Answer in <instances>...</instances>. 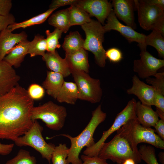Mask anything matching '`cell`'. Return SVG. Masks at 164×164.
I'll return each mask as SVG.
<instances>
[{"label": "cell", "instance_id": "d6986e66", "mask_svg": "<svg viewBox=\"0 0 164 164\" xmlns=\"http://www.w3.org/2000/svg\"><path fill=\"white\" fill-rule=\"evenodd\" d=\"M135 113L137 119L143 126L154 127L159 120V117L151 106L144 105L140 101L137 102Z\"/></svg>", "mask_w": 164, "mask_h": 164}, {"label": "cell", "instance_id": "74e56055", "mask_svg": "<svg viewBox=\"0 0 164 164\" xmlns=\"http://www.w3.org/2000/svg\"><path fill=\"white\" fill-rule=\"evenodd\" d=\"M82 161L81 164H110L106 162V160L97 156L90 157L84 155L81 156Z\"/></svg>", "mask_w": 164, "mask_h": 164}, {"label": "cell", "instance_id": "7a4b0ae2", "mask_svg": "<svg viewBox=\"0 0 164 164\" xmlns=\"http://www.w3.org/2000/svg\"><path fill=\"white\" fill-rule=\"evenodd\" d=\"M92 117L89 122L82 132L78 135L72 137L66 134H61L57 136H62L68 138L71 144L69 148L67 160L69 164H81L82 161L79 158V154L85 147H90L95 143L93 135L97 127L105 119L107 114L101 110V105L98 107L92 112Z\"/></svg>", "mask_w": 164, "mask_h": 164}, {"label": "cell", "instance_id": "9c48e42d", "mask_svg": "<svg viewBox=\"0 0 164 164\" xmlns=\"http://www.w3.org/2000/svg\"><path fill=\"white\" fill-rule=\"evenodd\" d=\"M70 71L77 87L78 99L92 103L99 102L103 94L100 80L91 77L88 73L83 71L75 70Z\"/></svg>", "mask_w": 164, "mask_h": 164}, {"label": "cell", "instance_id": "2e32d148", "mask_svg": "<svg viewBox=\"0 0 164 164\" xmlns=\"http://www.w3.org/2000/svg\"><path fill=\"white\" fill-rule=\"evenodd\" d=\"M20 76L13 67L4 60L0 61V95L19 85Z\"/></svg>", "mask_w": 164, "mask_h": 164}, {"label": "cell", "instance_id": "4316f807", "mask_svg": "<svg viewBox=\"0 0 164 164\" xmlns=\"http://www.w3.org/2000/svg\"><path fill=\"white\" fill-rule=\"evenodd\" d=\"M68 8L70 26H81L91 21L90 16L87 12L75 5H71Z\"/></svg>", "mask_w": 164, "mask_h": 164}, {"label": "cell", "instance_id": "30bf717a", "mask_svg": "<svg viewBox=\"0 0 164 164\" xmlns=\"http://www.w3.org/2000/svg\"><path fill=\"white\" fill-rule=\"evenodd\" d=\"M136 103L134 98L130 100L126 107L117 114L111 126L107 130L103 132L101 138L96 143L86 149L83 152L84 155L90 157L98 156L100 149L107 138L128 121L136 117Z\"/></svg>", "mask_w": 164, "mask_h": 164}, {"label": "cell", "instance_id": "7bdbcfd3", "mask_svg": "<svg viewBox=\"0 0 164 164\" xmlns=\"http://www.w3.org/2000/svg\"><path fill=\"white\" fill-rule=\"evenodd\" d=\"M149 4L154 5L158 6L164 10V0H143Z\"/></svg>", "mask_w": 164, "mask_h": 164}, {"label": "cell", "instance_id": "ba28073f", "mask_svg": "<svg viewBox=\"0 0 164 164\" xmlns=\"http://www.w3.org/2000/svg\"><path fill=\"white\" fill-rule=\"evenodd\" d=\"M43 130V127L37 120H35L30 128L14 142L18 146H29L32 148L50 164L52 155L55 145L45 141L42 135Z\"/></svg>", "mask_w": 164, "mask_h": 164}, {"label": "cell", "instance_id": "bcb514c9", "mask_svg": "<svg viewBox=\"0 0 164 164\" xmlns=\"http://www.w3.org/2000/svg\"><path fill=\"white\" fill-rule=\"evenodd\" d=\"M122 164H136L135 161L132 159H129L126 160Z\"/></svg>", "mask_w": 164, "mask_h": 164}, {"label": "cell", "instance_id": "b9f144b4", "mask_svg": "<svg viewBox=\"0 0 164 164\" xmlns=\"http://www.w3.org/2000/svg\"><path fill=\"white\" fill-rule=\"evenodd\" d=\"M14 146V144H2L0 143V155H5L10 154Z\"/></svg>", "mask_w": 164, "mask_h": 164}, {"label": "cell", "instance_id": "f6af8a7d", "mask_svg": "<svg viewBox=\"0 0 164 164\" xmlns=\"http://www.w3.org/2000/svg\"><path fill=\"white\" fill-rule=\"evenodd\" d=\"M155 111L157 113L159 117L160 118V119L164 120V112L157 109H156V111Z\"/></svg>", "mask_w": 164, "mask_h": 164}, {"label": "cell", "instance_id": "5bb4252c", "mask_svg": "<svg viewBox=\"0 0 164 164\" xmlns=\"http://www.w3.org/2000/svg\"><path fill=\"white\" fill-rule=\"evenodd\" d=\"M132 87L126 90V93L136 96L143 105H154L155 91L153 87L141 81L136 75L132 77Z\"/></svg>", "mask_w": 164, "mask_h": 164}, {"label": "cell", "instance_id": "44dd1931", "mask_svg": "<svg viewBox=\"0 0 164 164\" xmlns=\"http://www.w3.org/2000/svg\"><path fill=\"white\" fill-rule=\"evenodd\" d=\"M29 42L27 39L19 42L9 52L3 60L13 67H19L28 54Z\"/></svg>", "mask_w": 164, "mask_h": 164}, {"label": "cell", "instance_id": "ac0fdd59", "mask_svg": "<svg viewBox=\"0 0 164 164\" xmlns=\"http://www.w3.org/2000/svg\"><path fill=\"white\" fill-rule=\"evenodd\" d=\"M47 68L51 71L60 73L64 77L71 74L68 64L65 58H62L56 50L53 53L47 52L42 57Z\"/></svg>", "mask_w": 164, "mask_h": 164}, {"label": "cell", "instance_id": "484cf974", "mask_svg": "<svg viewBox=\"0 0 164 164\" xmlns=\"http://www.w3.org/2000/svg\"><path fill=\"white\" fill-rule=\"evenodd\" d=\"M84 40L77 31L71 32L64 38L62 45L65 53H70L84 48Z\"/></svg>", "mask_w": 164, "mask_h": 164}, {"label": "cell", "instance_id": "277c9868", "mask_svg": "<svg viewBox=\"0 0 164 164\" xmlns=\"http://www.w3.org/2000/svg\"><path fill=\"white\" fill-rule=\"evenodd\" d=\"M98 156L106 160L110 159L117 164H122L129 159L134 160L136 164L142 160L140 155L135 153L127 140L117 134L110 141L103 144Z\"/></svg>", "mask_w": 164, "mask_h": 164}, {"label": "cell", "instance_id": "ffe728a7", "mask_svg": "<svg viewBox=\"0 0 164 164\" xmlns=\"http://www.w3.org/2000/svg\"><path fill=\"white\" fill-rule=\"evenodd\" d=\"M70 70H75L88 73L89 65L88 53L84 48L70 53H65V57Z\"/></svg>", "mask_w": 164, "mask_h": 164}, {"label": "cell", "instance_id": "e575fe53", "mask_svg": "<svg viewBox=\"0 0 164 164\" xmlns=\"http://www.w3.org/2000/svg\"><path fill=\"white\" fill-rule=\"evenodd\" d=\"M29 97L33 100L42 99L45 94V89L41 85L36 84H30L27 90Z\"/></svg>", "mask_w": 164, "mask_h": 164}, {"label": "cell", "instance_id": "d6a6232c", "mask_svg": "<svg viewBox=\"0 0 164 164\" xmlns=\"http://www.w3.org/2000/svg\"><path fill=\"white\" fill-rule=\"evenodd\" d=\"M138 150L141 160L147 164H159L156 157L155 149L152 146L142 145Z\"/></svg>", "mask_w": 164, "mask_h": 164}, {"label": "cell", "instance_id": "f35d334b", "mask_svg": "<svg viewBox=\"0 0 164 164\" xmlns=\"http://www.w3.org/2000/svg\"><path fill=\"white\" fill-rule=\"evenodd\" d=\"M12 6L11 0H0V16H5L10 14Z\"/></svg>", "mask_w": 164, "mask_h": 164}, {"label": "cell", "instance_id": "3957f363", "mask_svg": "<svg viewBox=\"0 0 164 164\" xmlns=\"http://www.w3.org/2000/svg\"><path fill=\"white\" fill-rule=\"evenodd\" d=\"M117 134L126 139L133 151L140 155L137 148L141 143L150 144L157 148L164 149V141L155 133V130L141 125L136 118L126 122L117 131Z\"/></svg>", "mask_w": 164, "mask_h": 164}, {"label": "cell", "instance_id": "9a60e30c", "mask_svg": "<svg viewBox=\"0 0 164 164\" xmlns=\"http://www.w3.org/2000/svg\"><path fill=\"white\" fill-rule=\"evenodd\" d=\"M112 8L117 17L134 29H136L135 22L134 0H113Z\"/></svg>", "mask_w": 164, "mask_h": 164}, {"label": "cell", "instance_id": "836d02e7", "mask_svg": "<svg viewBox=\"0 0 164 164\" xmlns=\"http://www.w3.org/2000/svg\"><path fill=\"white\" fill-rule=\"evenodd\" d=\"M154 77L146 79V82L153 87L155 93L164 95V72H157Z\"/></svg>", "mask_w": 164, "mask_h": 164}, {"label": "cell", "instance_id": "6da1fadb", "mask_svg": "<svg viewBox=\"0 0 164 164\" xmlns=\"http://www.w3.org/2000/svg\"><path fill=\"white\" fill-rule=\"evenodd\" d=\"M34 101L19 85L0 95V139L14 142L30 128Z\"/></svg>", "mask_w": 164, "mask_h": 164}, {"label": "cell", "instance_id": "4fadbf2b", "mask_svg": "<svg viewBox=\"0 0 164 164\" xmlns=\"http://www.w3.org/2000/svg\"><path fill=\"white\" fill-rule=\"evenodd\" d=\"M74 5L86 11L90 16L95 17L103 25L113 10L112 4L107 0H78Z\"/></svg>", "mask_w": 164, "mask_h": 164}, {"label": "cell", "instance_id": "4dcf8cb0", "mask_svg": "<svg viewBox=\"0 0 164 164\" xmlns=\"http://www.w3.org/2000/svg\"><path fill=\"white\" fill-rule=\"evenodd\" d=\"M63 32L61 30L56 28L52 32H50L49 30L46 31L47 52H54L56 49L60 47L61 46L58 40L61 38Z\"/></svg>", "mask_w": 164, "mask_h": 164}, {"label": "cell", "instance_id": "ee69618b", "mask_svg": "<svg viewBox=\"0 0 164 164\" xmlns=\"http://www.w3.org/2000/svg\"><path fill=\"white\" fill-rule=\"evenodd\" d=\"M159 160L161 164H164V152H160L158 155Z\"/></svg>", "mask_w": 164, "mask_h": 164}, {"label": "cell", "instance_id": "8d00e7d4", "mask_svg": "<svg viewBox=\"0 0 164 164\" xmlns=\"http://www.w3.org/2000/svg\"><path fill=\"white\" fill-rule=\"evenodd\" d=\"M15 17L11 13L5 16H0V34L7 29L8 26L15 23Z\"/></svg>", "mask_w": 164, "mask_h": 164}, {"label": "cell", "instance_id": "f546056e", "mask_svg": "<svg viewBox=\"0 0 164 164\" xmlns=\"http://www.w3.org/2000/svg\"><path fill=\"white\" fill-rule=\"evenodd\" d=\"M68 150L65 144L60 143L55 146L51 157L52 164H69L67 160Z\"/></svg>", "mask_w": 164, "mask_h": 164}, {"label": "cell", "instance_id": "ab89813d", "mask_svg": "<svg viewBox=\"0 0 164 164\" xmlns=\"http://www.w3.org/2000/svg\"><path fill=\"white\" fill-rule=\"evenodd\" d=\"M78 1L77 0H54L49 6L50 8L59 7L65 5H75Z\"/></svg>", "mask_w": 164, "mask_h": 164}, {"label": "cell", "instance_id": "cb8c5ba5", "mask_svg": "<svg viewBox=\"0 0 164 164\" xmlns=\"http://www.w3.org/2000/svg\"><path fill=\"white\" fill-rule=\"evenodd\" d=\"M50 25L66 33L70 27L68 8L56 12L52 14L48 20Z\"/></svg>", "mask_w": 164, "mask_h": 164}, {"label": "cell", "instance_id": "7c38bea8", "mask_svg": "<svg viewBox=\"0 0 164 164\" xmlns=\"http://www.w3.org/2000/svg\"><path fill=\"white\" fill-rule=\"evenodd\" d=\"M140 58L135 60L133 62V70L138 77L146 79L154 76L158 70L164 66V60L157 59L146 50H141Z\"/></svg>", "mask_w": 164, "mask_h": 164}, {"label": "cell", "instance_id": "d590c367", "mask_svg": "<svg viewBox=\"0 0 164 164\" xmlns=\"http://www.w3.org/2000/svg\"><path fill=\"white\" fill-rule=\"evenodd\" d=\"M105 56L110 62L113 63L120 62L123 58V55L121 50L117 48H110L105 51Z\"/></svg>", "mask_w": 164, "mask_h": 164}, {"label": "cell", "instance_id": "603a6c76", "mask_svg": "<svg viewBox=\"0 0 164 164\" xmlns=\"http://www.w3.org/2000/svg\"><path fill=\"white\" fill-rule=\"evenodd\" d=\"M78 99V91L75 83L64 81L56 99L60 103L74 104Z\"/></svg>", "mask_w": 164, "mask_h": 164}, {"label": "cell", "instance_id": "8fae6325", "mask_svg": "<svg viewBox=\"0 0 164 164\" xmlns=\"http://www.w3.org/2000/svg\"><path fill=\"white\" fill-rule=\"evenodd\" d=\"M107 23L103 26L105 32L113 30L120 32L129 43L133 42L138 43L140 50L146 49L145 43L146 35L136 32L132 28L125 25L118 20L113 10L110 13L107 18Z\"/></svg>", "mask_w": 164, "mask_h": 164}, {"label": "cell", "instance_id": "5b68a950", "mask_svg": "<svg viewBox=\"0 0 164 164\" xmlns=\"http://www.w3.org/2000/svg\"><path fill=\"white\" fill-rule=\"evenodd\" d=\"M81 26L86 35L84 49L92 53L97 64L101 67H104L107 58L106 51L102 44L106 32L103 26L98 21L91 19Z\"/></svg>", "mask_w": 164, "mask_h": 164}, {"label": "cell", "instance_id": "8992f818", "mask_svg": "<svg viewBox=\"0 0 164 164\" xmlns=\"http://www.w3.org/2000/svg\"><path fill=\"white\" fill-rule=\"evenodd\" d=\"M67 114L65 107L49 101L34 106L31 111V118L33 122L40 119L49 129L58 131L63 127Z\"/></svg>", "mask_w": 164, "mask_h": 164}, {"label": "cell", "instance_id": "60d3db41", "mask_svg": "<svg viewBox=\"0 0 164 164\" xmlns=\"http://www.w3.org/2000/svg\"><path fill=\"white\" fill-rule=\"evenodd\" d=\"M155 132L163 140L164 139V120L159 119L154 127Z\"/></svg>", "mask_w": 164, "mask_h": 164}, {"label": "cell", "instance_id": "52a82bcc", "mask_svg": "<svg viewBox=\"0 0 164 164\" xmlns=\"http://www.w3.org/2000/svg\"><path fill=\"white\" fill-rule=\"evenodd\" d=\"M140 26L146 31L155 30L164 36V10L143 0H134Z\"/></svg>", "mask_w": 164, "mask_h": 164}, {"label": "cell", "instance_id": "f1b7e54d", "mask_svg": "<svg viewBox=\"0 0 164 164\" xmlns=\"http://www.w3.org/2000/svg\"><path fill=\"white\" fill-rule=\"evenodd\" d=\"M145 43L146 46L149 45L155 48L159 56L164 58V38L160 32L153 30L149 34L146 35Z\"/></svg>", "mask_w": 164, "mask_h": 164}, {"label": "cell", "instance_id": "e0dca14e", "mask_svg": "<svg viewBox=\"0 0 164 164\" xmlns=\"http://www.w3.org/2000/svg\"><path fill=\"white\" fill-rule=\"evenodd\" d=\"M27 35L24 31L14 33L6 29L0 34V61L3 60L9 52L19 42L27 39Z\"/></svg>", "mask_w": 164, "mask_h": 164}, {"label": "cell", "instance_id": "83f0119b", "mask_svg": "<svg viewBox=\"0 0 164 164\" xmlns=\"http://www.w3.org/2000/svg\"><path fill=\"white\" fill-rule=\"evenodd\" d=\"M47 50L46 39L43 36L38 34L35 35L33 39L29 42L28 54L31 57L38 55L43 57Z\"/></svg>", "mask_w": 164, "mask_h": 164}, {"label": "cell", "instance_id": "7402d4cb", "mask_svg": "<svg viewBox=\"0 0 164 164\" xmlns=\"http://www.w3.org/2000/svg\"><path fill=\"white\" fill-rule=\"evenodd\" d=\"M64 77L60 73L51 71H47L46 77L42 83V87L46 90L49 95L56 99L64 81Z\"/></svg>", "mask_w": 164, "mask_h": 164}, {"label": "cell", "instance_id": "d4e9b609", "mask_svg": "<svg viewBox=\"0 0 164 164\" xmlns=\"http://www.w3.org/2000/svg\"><path fill=\"white\" fill-rule=\"evenodd\" d=\"M58 8V7H55L50 8L45 12L32 17L27 20L19 23L15 22L10 25L8 26L7 29L12 32L17 29L20 28H25L34 25L42 24L46 20L54 11Z\"/></svg>", "mask_w": 164, "mask_h": 164}, {"label": "cell", "instance_id": "1f68e13d", "mask_svg": "<svg viewBox=\"0 0 164 164\" xmlns=\"http://www.w3.org/2000/svg\"><path fill=\"white\" fill-rule=\"evenodd\" d=\"M5 164H37V162L35 157L31 155L29 151L21 149L15 157Z\"/></svg>", "mask_w": 164, "mask_h": 164}]
</instances>
